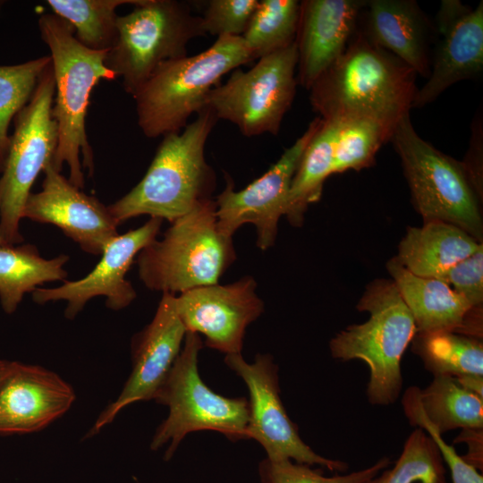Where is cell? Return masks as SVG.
Listing matches in <instances>:
<instances>
[{
  "mask_svg": "<svg viewBox=\"0 0 483 483\" xmlns=\"http://www.w3.org/2000/svg\"><path fill=\"white\" fill-rule=\"evenodd\" d=\"M163 220L150 217L141 226L118 234L105 248L97 265L84 277L64 281L55 288H37L31 294L38 304L64 301V316L73 319L86 303L97 296L106 297V305L114 310L128 307L136 291L126 274L139 252L157 239Z\"/></svg>",
  "mask_w": 483,
  "mask_h": 483,
  "instance_id": "obj_16",
  "label": "cell"
},
{
  "mask_svg": "<svg viewBox=\"0 0 483 483\" xmlns=\"http://www.w3.org/2000/svg\"><path fill=\"white\" fill-rule=\"evenodd\" d=\"M257 283L244 276L228 284L194 288L175 297L187 332L202 335L205 345L227 354L242 353L247 326L264 311Z\"/></svg>",
  "mask_w": 483,
  "mask_h": 483,
  "instance_id": "obj_14",
  "label": "cell"
},
{
  "mask_svg": "<svg viewBox=\"0 0 483 483\" xmlns=\"http://www.w3.org/2000/svg\"><path fill=\"white\" fill-rule=\"evenodd\" d=\"M10 362L11 361L9 360H0V381L6 375L9 369Z\"/></svg>",
  "mask_w": 483,
  "mask_h": 483,
  "instance_id": "obj_39",
  "label": "cell"
},
{
  "mask_svg": "<svg viewBox=\"0 0 483 483\" xmlns=\"http://www.w3.org/2000/svg\"><path fill=\"white\" fill-rule=\"evenodd\" d=\"M338 130L336 120H323L300 159L289 191L284 216L301 226L309 204L318 201L326 179L332 175Z\"/></svg>",
  "mask_w": 483,
  "mask_h": 483,
  "instance_id": "obj_25",
  "label": "cell"
},
{
  "mask_svg": "<svg viewBox=\"0 0 483 483\" xmlns=\"http://www.w3.org/2000/svg\"><path fill=\"white\" fill-rule=\"evenodd\" d=\"M386 269L414 319L417 333L446 330L470 335L482 309H472L445 283L413 275L395 257L386 262Z\"/></svg>",
  "mask_w": 483,
  "mask_h": 483,
  "instance_id": "obj_22",
  "label": "cell"
},
{
  "mask_svg": "<svg viewBox=\"0 0 483 483\" xmlns=\"http://www.w3.org/2000/svg\"><path fill=\"white\" fill-rule=\"evenodd\" d=\"M367 483H447L437 445L420 428L407 437L391 469H385Z\"/></svg>",
  "mask_w": 483,
  "mask_h": 483,
  "instance_id": "obj_31",
  "label": "cell"
},
{
  "mask_svg": "<svg viewBox=\"0 0 483 483\" xmlns=\"http://www.w3.org/2000/svg\"><path fill=\"white\" fill-rule=\"evenodd\" d=\"M42 40L50 50L55 79L52 114L57 123L58 143L52 166L61 172L69 168V181L84 188L83 168L91 176L94 158L86 132V115L93 88L114 74L105 64L108 50L96 51L80 44L72 25L54 13L38 18Z\"/></svg>",
  "mask_w": 483,
  "mask_h": 483,
  "instance_id": "obj_3",
  "label": "cell"
},
{
  "mask_svg": "<svg viewBox=\"0 0 483 483\" xmlns=\"http://www.w3.org/2000/svg\"><path fill=\"white\" fill-rule=\"evenodd\" d=\"M299 15L300 1H258L249 26L242 36L254 60L293 44Z\"/></svg>",
  "mask_w": 483,
  "mask_h": 483,
  "instance_id": "obj_29",
  "label": "cell"
},
{
  "mask_svg": "<svg viewBox=\"0 0 483 483\" xmlns=\"http://www.w3.org/2000/svg\"><path fill=\"white\" fill-rule=\"evenodd\" d=\"M118 15L116 36L105 64L132 97L163 63L184 57L189 42L205 36L201 17L177 0H142Z\"/></svg>",
  "mask_w": 483,
  "mask_h": 483,
  "instance_id": "obj_9",
  "label": "cell"
},
{
  "mask_svg": "<svg viewBox=\"0 0 483 483\" xmlns=\"http://www.w3.org/2000/svg\"><path fill=\"white\" fill-rule=\"evenodd\" d=\"M43 173L42 189L29 195L22 218L54 225L85 252L101 255L118 235L119 225L108 208L72 184L51 162Z\"/></svg>",
  "mask_w": 483,
  "mask_h": 483,
  "instance_id": "obj_17",
  "label": "cell"
},
{
  "mask_svg": "<svg viewBox=\"0 0 483 483\" xmlns=\"http://www.w3.org/2000/svg\"><path fill=\"white\" fill-rule=\"evenodd\" d=\"M455 379L466 390L483 398V376L465 375Z\"/></svg>",
  "mask_w": 483,
  "mask_h": 483,
  "instance_id": "obj_38",
  "label": "cell"
},
{
  "mask_svg": "<svg viewBox=\"0 0 483 483\" xmlns=\"http://www.w3.org/2000/svg\"><path fill=\"white\" fill-rule=\"evenodd\" d=\"M55 92L51 61L30 99L14 117V131L0 177V237L8 245L23 241L20 232L23 207L37 176L52 162L56 150L58 128L52 114Z\"/></svg>",
  "mask_w": 483,
  "mask_h": 483,
  "instance_id": "obj_10",
  "label": "cell"
},
{
  "mask_svg": "<svg viewBox=\"0 0 483 483\" xmlns=\"http://www.w3.org/2000/svg\"><path fill=\"white\" fill-rule=\"evenodd\" d=\"M258 0H210L201 17L205 34L242 37Z\"/></svg>",
  "mask_w": 483,
  "mask_h": 483,
  "instance_id": "obj_35",
  "label": "cell"
},
{
  "mask_svg": "<svg viewBox=\"0 0 483 483\" xmlns=\"http://www.w3.org/2000/svg\"><path fill=\"white\" fill-rule=\"evenodd\" d=\"M69 256L60 254L44 258L32 244L0 246V304L6 314H13L23 296L40 284L65 281Z\"/></svg>",
  "mask_w": 483,
  "mask_h": 483,
  "instance_id": "obj_24",
  "label": "cell"
},
{
  "mask_svg": "<svg viewBox=\"0 0 483 483\" xmlns=\"http://www.w3.org/2000/svg\"><path fill=\"white\" fill-rule=\"evenodd\" d=\"M338 130L332 174L369 167L383 144L389 141L394 128L365 116L335 119Z\"/></svg>",
  "mask_w": 483,
  "mask_h": 483,
  "instance_id": "obj_30",
  "label": "cell"
},
{
  "mask_svg": "<svg viewBox=\"0 0 483 483\" xmlns=\"http://www.w3.org/2000/svg\"><path fill=\"white\" fill-rule=\"evenodd\" d=\"M361 0H303L295 38L297 83L306 89L345 51L365 8Z\"/></svg>",
  "mask_w": 483,
  "mask_h": 483,
  "instance_id": "obj_20",
  "label": "cell"
},
{
  "mask_svg": "<svg viewBox=\"0 0 483 483\" xmlns=\"http://www.w3.org/2000/svg\"><path fill=\"white\" fill-rule=\"evenodd\" d=\"M298 54L290 47L258 59L249 71L233 70L226 82L208 93L206 107L218 119L252 137L276 135L296 92Z\"/></svg>",
  "mask_w": 483,
  "mask_h": 483,
  "instance_id": "obj_11",
  "label": "cell"
},
{
  "mask_svg": "<svg viewBox=\"0 0 483 483\" xmlns=\"http://www.w3.org/2000/svg\"><path fill=\"white\" fill-rule=\"evenodd\" d=\"M320 123V117L315 118L280 158L244 189L235 191L233 181L225 174V187L215 199L217 226L224 234L233 237L242 225L251 224L256 228L258 249L266 250L275 244L293 175Z\"/></svg>",
  "mask_w": 483,
  "mask_h": 483,
  "instance_id": "obj_13",
  "label": "cell"
},
{
  "mask_svg": "<svg viewBox=\"0 0 483 483\" xmlns=\"http://www.w3.org/2000/svg\"><path fill=\"white\" fill-rule=\"evenodd\" d=\"M75 399L72 386L55 372L11 361L0 381V434L40 431L65 414Z\"/></svg>",
  "mask_w": 483,
  "mask_h": 483,
  "instance_id": "obj_19",
  "label": "cell"
},
{
  "mask_svg": "<svg viewBox=\"0 0 483 483\" xmlns=\"http://www.w3.org/2000/svg\"><path fill=\"white\" fill-rule=\"evenodd\" d=\"M252 60L242 37L221 36L201 53L161 64L133 96L141 131L148 138L181 131L219 80Z\"/></svg>",
  "mask_w": 483,
  "mask_h": 483,
  "instance_id": "obj_4",
  "label": "cell"
},
{
  "mask_svg": "<svg viewBox=\"0 0 483 483\" xmlns=\"http://www.w3.org/2000/svg\"><path fill=\"white\" fill-rule=\"evenodd\" d=\"M417 75L357 29L344 53L309 89L310 105L323 120L365 116L394 128L412 108Z\"/></svg>",
  "mask_w": 483,
  "mask_h": 483,
  "instance_id": "obj_1",
  "label": "cell"
},
{
  "mask_svg": "<svg viewBox=\"0 0 483 483\" xmlns=\"http://www.w3.org/2000/svg\"><path fill=\"white\" fill-rule=\"evenodd\" d=\"M412 352L433 376H483L482 339L453 331L417 333Z\"/></svg>",
  "mask_w": 483,
  "mask_h": 483,
  "instance_id": "obj_26",
  "label": "cell"
},
{
  "mask_svg": "<svg viewBox=\"0 0 483 483\" xmlns=\"http://www.w3.org/2000/svg\"><path fill=\"white\" fill-rule=\"evenodd\" d=\"M216 121L205 107L183 131L164 136L140 182L107 206L118 225L142 215L171 223L212 199L216 174L205 146Z\"/></svg>",
  "mask_w": 483,
  "mask_h": 483,
  "instance_id": "obj_2",
  "label": "cell"
},
{
  "mask_svg": "<svg viewBox=\"0 0 483 483\" xmlns=\"http://www.w3.org/2000/svg\"><path fill=\"white\" fill-rule=\"evenodd\" d=\"M419 388L412 386L404 392L402 405L405 417L411 426L425 430L437 445L444 463L451 472L453 483H483V476L462 455L458 454L452 445L447 444L435 427L425 417L419 399Z\"/></svg>",
  "mask_w": 483,
  "mask_h": 483,
  "instance_id": "obj_34",
  "label": "cell"
},
{
  "mask_svg": "<svg viewBox=\"0 0 483 483\" xmlns=\"http://www.w3.org/2000/svg\"><path fill=\"white\" fill-rule=\"evenodd\" d=\"M225 364L246 384L250 394L248 438L265 449L267 459H289L309 466L319 465L333 472H346L349 464L315 453L301 438L280 398L278 367L270 354H257L248 363L239 354H227Z\"/></svg>",
  "mask_w": 483,
  "mask_h": 483,
  "instance_id": "obj_12",
  "label": "cell"
},
{
  "mask_svg": "<svg viewBox=\"0 0 483 483\" xmlns=\"http://www.w3.org/2000/svg\"><path fill=\"white\" fill-rule=\"evenodd\" d=\"M390 463V458L384 456L362 470L326 477L321 469L289 459L274 461L266 458L258 465V474L262 483H367Z\"/></svg>",
  "mask_w": 483,
  "mask_h": 483,
  "instance_id": "obj_33",
  "label": "cell"
},
{
  "mask_svg": "<svg viewBox=\"0 0 483 483\" xmlns=\"http://www.w3.org/2000/svg\"><path fill=\"white\" fill-rule=\"evenodd\" d=\"M216 209L213 199L200 204L139 252L138 274L147 288L175 295L218 284L236 253L233 237L217 226Z\"/></svg>",
  "mask_w": 483,
  "mask_h": 483,
  "instance_id": "obj_6",
  "label": "cell"
},
{
  "mask_svg": "<svg viewBox=\"0 0 483 483\" xmlns=\"http://www.w3.org/2000/svg\"><path fill=\"white\" fill-rule=\"evenodd\" d=\"M462 296L474 309L483 304V246L455 263L437 278Z\"/></svg>",
  "mask_w": 483,
  "mask_h": 483,
  "instance_id": "obj_36",
  "label": "cell"
},
{
  "mask_svg": "<svg viewBox=\"0 0 483 483\" xmlns=\"http://www.w3.org/2000/svg\"><path fill=\"white\" fill-rule=\"evenodd\" d=\"M419 399L428 422L443 434L462 429L483 428V398L462 387L451 376H434Z\"/></svg>",
  "mask_w": 483,
  "mask_h": 483,
  "instance_id": "obj_27",
  "label": "cell"
},
{
  "mask_svg": "<svg viewBox=\"0 0 483 483\" xmlns=\"http://www.w3.org/2000/svg\"><path fill=\"white\" fill-rule=\"evenodd\" d=\"M455 443H466L468 452L462 458L479 471L483 470V428L462 429Z\"/></svg>",
  "mask_w": 483,
  "mask_h": 483,
  "instance_id": "obj_37",
  "label": "cell"
},
{
  "mask_svg": "<svg viewBox=\"0 0 483 483\" xmlns=\"http://www.w3.org/2000/svg\"><path fill=\"white\" fill-rule=\"evenodd\" d=\"M3 245H8L6 244L4 240L0 237V246H3Z\"/></svg>",
  "mask_w": 483,
  "mask_h": 483,
  "instance_id": "obj_40",
  "label": "cell"
},
{
  "mask_svg": "<svg viewBox=\"0 0 483 483\" xmlns=\"http://www.w3.org/2000/svg\"><path fill=\"white\" fill-rule=\"evenodd\" d=\"M436 21V53L428 81L418 89L412 108L425 106L450 86L483 70V2L472 9L459 0H444Z\"/></svg>",
  "mask_w": 483,
  "mask_h": 483,
  "instance_id": "obj_18",
  "label": "cell"
},
{
  "mask_svg": "<svg viewBox=\"0 0 483 483\" xmlns=\"http://www.w3.org/2000/svg\"><path fill=\"white\" fill-rule=\"evenodd\" d=\"M483 246L462 229L442 221L407 227L395 258L408 271L436 279L446 269Z\"/></svg>",
  "mask_w": 483,
  "mask_h": 483,
  "instance_id": "obj_23",
  "label": "cell"
},
{
  "mask_svg": "<svg viewBox=\"0 0 483 483\" xmlns=\"http://www.w3.org/2000/svg\"><path fill=\"white\" fill-rule=\"evenodd\" d=\"M175 295L164 292L151 322L131 341L132 369L119 396L99 414L86 435L90 437L113 422L128 405L154 400L169 374L186 335Z\"/></svg>",
  "mask_w": 483,
  "mask_h": 483,
  "instance_id": "obj_15",
  "label": "cell"
},
{
  "mask_svg": "<svg viewBox=\"0 0 483 483\" xmlns=\"http://www.w3.org/2000/svg\"><path fill=\"white\" fill-rule=\"evenodd\" d=\"M201 336L187 332L183 346L154 400L168 407L166 419L157 427L150 448L167 445L164 459H172L187 434L213 430L232 441L248 439L249 402L228 398L212 391L198 369Z\"/></svg>",
  "mask_w": 483,
  "mask_h": 483,
  "instance_id": "obj_7",
  "label": "cell"
},
{
  "mask_svg": "<svg viewBox=\"0 0 483 483\" xmlns=\"http://www.w3.org/2000/svg\"><path fill=\"white\" fill-rule=\"evenodd\" d=\"M365 7L363 30L369 39L428 78L429 45L436 30L418 4L413 0H370Z\"/></svg>",
  "mask_w": 483,
  "mask_h": 483,
  "instance_id": "obj_21",
  "label": "cell"
},
{
  "mask_svg": "<svg viewBox=\"0 0 483 483\" xmlns=\"http://www.w3.org/2000/svg\"><path fill=\"white\" fill-rule=\"evenodd\" d=\"M390 140L401 159L413 206L423 222L453 225L483 242L482 194L462 162L420 138L410 113L396 123Z\"/></svg>",
  "mask_w": 483,
  "mask_h": 483,
  "instance_id": "obj_8",
  "label": "cell"
},
{
  "mask_svg": "<svg viewBox=\"0 0 483 483\" xmlns=\"http://www.w3.org/2000/svg\"><path fill=\"white\" fill-rule=\"evenodd\" d=\"M142 0H47L53 13L69 22L77 40L96 51L109 50L116 36V9Z\"/></svg>",
  "mask_w": 483,
  "mask_h": 483,
  "instance_id": "obj_28",
  "label": "cell"
},
{
  "mask_svg": "<svg viewBox=\"0 0 483 483\" xmlns=\"http://www.w3.org/2000/svg\"><path fill=\"white\" fill-rule=\"evenodd\" d=\"M369 317L348 326L329 342L332 357L360 360L369 369L366 394L373 405L394 403L402 387V359L417 334L414 319L391 279H376L357 303Z\"/></svg>",
  "mask_w": 483,
  "mask_h": 483,
  "instance_id": "obj_5",
  "label": "cell"
},
{
  "mask_svg": "<svg viewBox=\"0 0 483 483\" xmlns=\"http://www.w3.org/2000/svg\"><path fill=\"white\" fill-rule=\"evenodd\" d=\"M51 62L50 55L0 66V173L6 162L10 123L30 99L38 79Z\"/></svg>",
  "mask_w": 483,
  "mask_h": 483,
  "instance_id": "obj_32",
  "label": "cell"
}]
</instances>
